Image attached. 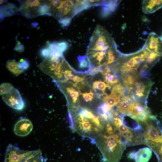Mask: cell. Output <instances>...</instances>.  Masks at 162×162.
<instances>
[{"label":"cell","instance_id":"6da1fadb","mask_svg":"<svg viewBox=\"0 0 162 162\" xmlns=\"http://www.w3.org/2000/svg\"><path fill=\"white\" fill-rule=\"evenodd\" d=\"M50 13L64 26H67L77 14L86 8L85 0H49Z\"/></svg>","mask_w":162,"mask_h":162},{"label":"cell","instance_id":"7a4b0ae2","mask_svg":"<svg viewBox=\"0 0 162 162\" xmlns=\"http://www.w3.org/2000/svg\"><path fill=\"white\" fill-rule=\"evenodd\" d=\"M98 146L104 162H119L127 145L118 134L99 135Z\"/></svg>","mask_w":162,"mask_h":162},{"label":"cell","instance_id":"3957f363","mask_svg":"<svg viewBox=\"0 0 162 162\" xmlns=\"http://www.w3.org/2000/svg\"><path fill=\"white\" fill-rule=\"evenodd\" d=\"M150 52L144 47L138 51L129 54H121L115 64L111 65L113 71L121 73L122 76L127 74H137Z\"/></svg>","mask_w":162,"mask_h":162},{"label":"cell","instance_id":"277c9868","mask_svg":"<svg viewBox=\"0 0 162 162\" xmlns=\"http://www.w3.org/2000/svg\"><path fill=\"white\" fill-rule=\"evenodd\" d=\"M43 73L51 76L57 84L65 83L68 80L64 76V72L72 67L66 61L63 54L49 55L38 66Z\"/></svg>","mask_w":162,"mask_h":162},{"label":"cell","instance_id":"5b68a950","mask_svg":"<svg viewBox=\"0 0 162 162\" xmlns=\"http://www.w3.org/2000/svg\"><path fill=\"white\" fill-rule=\"evenodd\" d=\"M98 116H96L93 118L85 117L79 110L74 122V129L83 136L92 139L98 135L103 128Z\"/></svg>","mask_w":162,"mask_h":162},{"label":"cell","instance_id":"8992f818","mask_svg":"<svg viewBox=\"0 0 162 162\" xmlns=\"http://www.w3.org/2000/svg\"><path fill=\"white\" fill-rule=\"evenodd\" d=\"M139 123L143 130V144L149 147L162 143V130L155 117L152 115L144 121Z\"/></svg>","mask_w":162,"mask_h":162},{"label":"cell","instance_id":"52a82bcc","mask_svg":"<svg viewBox=\"0 0 162 162\" xmlns=\"http://www.w3.org/2000/svg\"><path fill=\"white\" fill-rule=\"evenodd\" d=\"M116 44L107 31L98 25L91 37L87 51L106 52Z\"/></svg>","mask_w":162,"mask_h":162},{"label":"cell","instance_id":"ba28073f","mask_svg":"<svg viewBox=\"0 0 162 162\" xmlns=\"http://www.w3.org/2000/svg\"><path fill=\"white\" fill-rule=\"evenodd\" d=\"M152 83L148 80L137 81L133 86L127 88L129 96L135 101L146 103Z\"/></svg>","mask_w":162,"mask_h":162},{"label":"cell","instance_id":"9c48e42d","mask_svg":"<svg viewBox=\"0 0 162 162\" xmlns=\"http://www.w3.org/2000/svg\"><path fill=\"white\" fill-rule=\"evenodd\" d=\"M118 134L127 146L143 144L142 132L130 129L123 124L117 128Z\"/></svg>","mask_w":162,"mask_h":162},{"label":"cell","instance_id":"30bf717a","mask_svg":"<svg viewBox=\"0 0 162 162\" xmlns=\"http://www.w3.org/2000/svg\"><path fill=\"white\" fill-rule=\"evenodd\" d=\"M43 2L37 0L21 1L19 8L20 13L28 18L39 16V10Z\"/></svg>","mask_w":162,"mask_h":162},{"label":"cell","instance_id":"8fae6325","mask_svg":"<svg viewBox=\"0 0 162 162\" xmlns=\"http://www.w3.org/2000/svg\"><path fill=\"white\" fill-rule=\"evenodd\" d=\"M2 99L7 105L15 109L22 110L25 107V103L19 92L15 88L3 95Z\"/></svg>","mask_w":162,"mask_h":162},{"label":"cell","instance_id":"7c38bea8","mask_svg":"<svg viewBox=\"0 0 162 162\" xmlns=\"http://www.w3.org/2000/svg\"><path fill=\"white\" fill-rule=\"evenodd\" d=\"M32 151H24L9 144L5 151L4 162H22L23 159Z\"/></svg>","mask_w":162,"mask_h":162},{"label":"cell","instance_id":"4fadbf2b","mask_svg":"<svg viewBox=\"0 0 162 162\" xmlns=\"http://www.w3.org/2000/svg\"><path fill=\"white\" fill-rule=\"evenodd\" d=\"M144 48L150 52L162 54V40L156 33H150Z\"/></svg>","mask_w":162,"mask_h":162},{"label":"cell","instance_id":"5bb4252c","mask_svg":"<svg viewBox=\"0 0 162 162\" xmlns=\"http://www.w3.org/2000/svg\"><path fill=\"white\" fill-rule=\"evenodd\" d=\"M33 128V124L29 119L23 118L19 120L15 124L14 131L17 136H26L31 132Z\"/></svg>","mask_w":162,"mask_h":162},{"label":"cell","instance_id":"9a60e30c","mask_svg":"<svg viewBox=\"0 0 162 162\" xmlns=\"http://www.w3.org/2000/svg\"><path fill=\"white\" fill-rule=\"evenodd\" d=\"M162 7V0H144L142 10L145 14H149L155 12Z\"/></svg>","mask_w":162,"mask_h":162},{"label":"cell","instance_id":"2e32d148","mask_svg":"<svg viewBox=\"0 0 162 162\" xmlns=\"http://www.w3.org/2000/svg\"><path fill=\"white\" fill-rule=\"evenodd\" d=\"M151 149L145 147L139 149L135 152L134 159L136 162H148L152 155Z\"/></svg>","mask_w":162,"mask_h":162},{"label":"cell","instance_id":"e0dca14e","mask_svg":"<svg viewBox=\"0 0 162 162\" xmlns=\"http://www.w3.org/2000/svg\"><path fill=\"white\" fill-rule=\"evenodd\" d=\"M134 100L129 95H124L121 97L117 106V110L122 114L127 115L130 104Z\"/></svg>","mask_w":162,"mask_h":162},{"label":"cell","instance_id":"ac0fdd59","mask_svg":"<svg viewBox=\"0 0 162 162\" xmlns=\"http://www.w3.org/2000/svg\"><path fill=\"white\" fill-rule=\"evenodd\" d=\"M20 11L15 4L8 3L0 8V19H2L5 17L9 16L16 14Z\"/></svg>","mask_w":162,"mask_h":162},{"label":"cell","instance_id":"d6986e66","mask_svg":"<svg viewBox=\"0 0 162 162\" xmlns=\"http://www.w3.org/2000/svg\"><path fill=\"white\" fill-rule=\"evenodd\" d=\"M162 54L150 52L142 66V68L148 71L161 59Z\"/></svg>","mask_w":162,"mask_h":162},{"label":"cell","instance_id":"ffe728a7","mask_svg":"<svg viewBox=\"0 0 162 162\" xmlns=\"http://www.w3.org/2000/svg\"><path fill=\"white\" fill-rule=\"evenodd\" d=\"M102 74L106 82L108 84L113 85L118 82V76L113 71L110 66H108Z\"/></svg>","mask_w":162,"mask_h":162},{"label":"cell","instance_id":"44dd1931","mask_svg":"<svg viewBox=\"0 0 162 162\" xmlns=\"http://www.w3.org/2000/svg\"><path fill=\"white\" fill-rule=\"evenodd\" d=\"M121 96L116 92L111 91L109 95H105L103 98L104 102L112 108L119 103Z\"/></svg>","mask_w":162,"mask_h":162},{"label":"cell","instance_id":"7402d4cb","mask_svg":"<svg viewBox=\"0 0 162 162\" xmlns=\"http://www.w3.org/2000/svg\"><path fill=\"white\" fill-rule=\"evenodd\" d=\"M121 55V53L118 50L116 44L107 52V62L106 65H110L116 62Z\"/></svg>","mask_w":162,"mask_h":162},{"label":"cell","instance_id":"603a6c76","mask_svg":"<svg viewBox=\"0 0 162 162\" xmlns=\"http://www.w3.org/2000/svg\"><path fill=\"white\" fill-rule=\"evenodd\" d=\"M22 162H44L41 151L40 149L32 151L23 159Z\"/></svg>","mask_w":162,"mask_h":162},{"label":"cell","instance_id":"cb8c5ba5","mask_svg":"<svg viewBox=\"0 0 162 162\" xmlns=\"http://www.w3.org/2000/svg\"><path fill=\"white\" fill-rule=\"evenodd\" d=\"M140 77L136 74H127L122 76L123 85L127 88L133 86Z\"/></svg>","mask_w":162,"mask_h":162},{"label":"cell","instance_id":"d4e9b609","mask_svg":"<svg viewBox=\"0 0 162 162\" xmlns=\"http://www.w3.org/2000/svg\"><path fill=\"white\" fill-rule=\"evenodd\" d=\"M7 69L16 76H18L24 71L20 66L19 62L14 60H8L6 64Z\"/></svg>","mask_w":162,"mask_h":162},{"label":"cell","instance_id":"484cf974","mask_svg":"<svg viewBox=\"0 0 162 162\" xmlns=\"http://www.w3.org/2000/svg\"><path fill=\"white\" fill-rule=\"evenodd\" d=\"M68 44L65 41L54 42L49 44L48 48L50 50L59 51L63 53L68 48Z\"/></svg>","mask_w":162,"mask_h":162},{"label":"cell","instance_id":"4316f807","mask_svg":"<svg viewBox=\"0 0 162 162\" xmlns=\"http://www.w3.org/2000/svg\"><path fill=\"white\" fill-rule=\"evenodd\" d=\"M93 88L94 89H98V90L101 91L105 95H106L105 91L107 88L110 89L111 87L108 84L106 83L105 82L98 80L93 82Z\"/></svg>","mask_w":162,"mask_h":162},{"label":"cell","instance_id":"83f0119b","mask_svg":"<svg viewBox=\"0 0 162 162\" xmlns=\"http://www.w3.org/2000/svg\"><path fill=\"white\" fill-rule=\"evenodd\" d=\"M64 88L65 92L71 98L73 103H75L79 96L78 92L72 87H66Z\"/></svg>","mask_w":162,"mask_h":162},{"label":"cell","instance_id":"f1b7e54d","mask_svg":"<svg viewBox=\"0 0 162 162\" xmlns=\"http://www.w3.org/2000/svg\"><path fill=\"white\" fill-rule=\"evenodd\" d=\"M14 88L10 83L4 82L1 84L0 86V95H3L10 92Z\"/></svg>","mask_w":162,"mask_h":162},{"label":"cell","instance_id":"f546056e","mask_svg":"<svg viewBox=\"0 0 162 162\" xmlns=\"http://www.w3.org/2000/svg\"><path fill=\"white\" fill-rule=\"evenodd\" d=\"M80 94L86 102H90L93 99L94 94L92 92L89 93H81Z\"/></svg>","mask_w":162,"mask_h":162},{"label":"cell","instance_id":"4dcf8cb0","mask_svg":"<svg viewBox=\"0 0 162 162\" xmlns=\"http://www.w3.org/2000/svg\"><path fill=\"white\" fill-rule=\"evenodd\" d=\"M19 63L21 68L23 70L27 69L29 66V62L26 59H21Z\"/></svg>","mask_w":162,"mask_h":162},{"label":"cell","instance_id":"1f68e13d","mask_svg":"<svg viewBox=\"0 0 162 162\" xmlns=\"http://www.w3.org/2000/svg\"><path fill=\"white\" fill-rule=\"evenodd\" d=\"M24 50L25 48L23 44L20 41H18L14 48V50L18 52H22L24 51Z\"/></svg>","mask_w":162,"mask_h":162},{"label":"cell","instance_id":"d6a6232c","mask_svg":"<svg viewBox=\"0 0 162 162\" xmlns=\"http://www.w3.org/2000/svg\"><path fill=\"white\" fill-rule=\"evenodd\" d=\"M40 54L42 57L45 58L50 55V50L48 47L43 48L40 50Z\"/></svg>","mask_w":162,"mask_h":162},{"label":"cell","instance_id":"836d02e7","mask_svg":"<svg viewBox=\"0 0 162 162\" xmlns=\"http://www.w3.org/2000/svg\"><path fill=\"white\" fill-rule=\"evenodd\" d=\"M68 117L69 121L70 126L71 129L72 130L74 129V122L73 121V117L71 113L69 112H68Z\"/></svg>","mask_w":162,"mask_h":162},{"label":"cell","instance_id":"e575fe53","mask_svg":"<svg viewBox=\"0 0 162 162\" xmlns=\"http://www.w3.org/2000/svg\"><path fill=\"white\" fill-rule=\"evenodd\" d=\"M135 152H130L128 155V157L129 158L131 159L134 158V155L135 153Z\"/></svg>","mask_w":162,"mask_h":162},{"label":"cell","instance_id":"d590c367","mask_svg":"<svg viewBox=\"0 0 162 162\" xmlns=\"http://www.w3.org/2000/svg\"><path fill=\"white\" fill-rule=\"evenodd\" d=\"M160 38H161V40H162V36H161V37H160Z\"/></svg>","mask_w":162,"mask_h":162}]
</instances>
